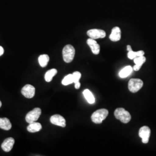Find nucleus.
Returning <instances> with one entry per match:
<instances>
[{
    "mask_svg": "<svg viewBox=\"0 0 156 156\" xmlns=\"http://www.w3.org/2000/svg\"><path fill=\"white\" fill-rule=\"evenodd\" d=\"M109 113L106 109H100L95 111L91 115V120L95 124H101L108 116Z\"/></svg>",
    "mask_w": 156,
    "mask_h": 156,
    "instance_id": "nucleus-2",
    "label": "nucleus"
},
{
    "mask_svg": "<svg viewBox=\"0 0 156 156\" xmlns=\"http://www.w3.org/2000/svg\"><path fill=\"white\" fill-rule=\"evenodd\" d=\"M87 34L90 38L94 39L104 38L106 36L105 31L100 29H91L87 32Z\"/></svg>",
    "mask_w": 156,
    "mask_h": 156,
    "instance_id": "nucleus-6",
    "label": "nucleus"
},
{
    "mask_svg": "<svg viewBox=\"0 0 156 156\" xmlns=\"http://www.w3.org/2000/svg\"><path fill=\"white\" fill-rule=\"evenodd\" d=\"M144 85L143 81L140 79H131L128 82V89L131 93H136Z\"/></svg>",
    "mask_w": 156,
    "mask_h": 156,
    "instance_id": "nucleus-4",
    "label": "nucleus"
},
{
    "mask_svg": "<svg viewBox=\"0 0 156 156\" xmlns=\"http://www.w3.org/2000/svg\"><path fill=\"white\" fill-rule=\"evenodd\" d=\"M80 83L79 82H78L77 83H75V89H79L80 88Z\"/></svg>",
    "mask_w": 156,
    "mask_h": 156,
    "instance_id": "nucleus-23",
    "label": "nucleus"
},
{
    "mask_svg": "<svg viewBox=\"0 0 156 156\" xmlns=\"http://www.w3.org/2000/svg\"><path fill=\"white\" fill-rule=\"evenodd\" d=\"M15 144V140L13 138H8L4 140L1 145V148L5 152H9L11 151Z\"/></svg>",
    "mask_w": 156,
    "mask_h": 156,
    "instance_id": "nucleus-11",
    "label": "nucleus"
},
{
    "mask_svg": "<svg viewBox=\"0 0 156 156\" xmlns=\"http://www.w3.org/2000/svg\"><path fill=\"white\" fill-rule=\"evenodd\" d=\"M42 128V125L39 123L34 122L33 123H30L27 127V131L30 133H37Z\"/></svg>",
    "mask_w": 156,
    "mask_h": 156,
    "instance_id": "nucleus-15",
    "label": "nucleus"
},
{
    "mask_svg": "<svg viewBox=\"0 0 156 156\" xmlns=\"http://www.w3.org/2000/svg\"><path fill=\"white\" fill-rule=\"evenodd\" d=\"M49 62V57L48 55H42L39 56L38 62L39 65L42 67H45Z\"/></svg>",
    "mask_w": 156,
    "mask_h": 156,
    "instance_id": "nucleus-19",
    "label": "nucleus"
},
{
    "mask_svg": "<svg viewBox=\"0 0 156 156\" xmlns=\"http://www.w3.org/2000/svg\"><path fill=\"white\" fill-rule=\"evenodd\" d=\"M133 71V68L130 66H128L123 68L119 73V75L121 78H127L132 73Z\"/></svg>",
    "mask_w": 156,
    "mask_h": 156,
    "instance_id": "nucleus-16",
    "label": "nucleus"
},
{
    "mask_svg": "<svg viewBox=\"0 0 156 156\" xmlns=\"http://www.w3.org/2000/svg\"><path fill=\"white\" fill-rule=\"evenodd\" d=\"M50 122L53 124H55L62 127L66 126V119L60 115H55L50 117Z\"/></svg>",
    "mask_w": 156,
    "mask_h": 156,
    "instance_id": "nucleus-9",
    "label": "nucleus"
},
{
    "mask_svg": "<svg viewBox=\"0 0 156 156\" xmlns=\"http://www.w3.org/2000/svg\"><path fill=\"white\" fill-rule=\"evenodd\" d=\"M57 71L56 69H51L45 73V80L47 82H50L52 80L53 78L57 74Z\"/></svg>",
    "mask_w": 156,
    "mask_h": 156,
    "instance_id": "nucleus-18",
    "label": "nucleus"
},
{
    "mask_svg": "<svg viewBox=\"0 0 156 156\" xmlns=\"http://www.w3.org/2000/svg\"><path fill=\"white\" fill-rule=\"evenodd\" d=\"M151 129L147 126H143L140 128L139 136L142 138V141L144 144H147L149 142L151 136Z\"/></svg>",
    "mask_w": 156,
    "mask_h": 156,
    "instance_id": "nucleus-7",
    "label": "nucleus"
},
{
    "mask_svg": "<svg viewBox=\"0 0 156 156\" xmlns=\"http://www.w3.org/2000/svg\"><path fill=\"white\" fill-rule=\"evenodd\" d=\"M62 83L64 86H67L73 83V74H69L65 76L62 79Z\"/></svg>",
    "mask_w": 156,
    "mask_h": 156,
    "instance_id": "nucleus-21",
    "label": "nucleus"
},
{
    "mask_svg": "<svg viewBox=\"0 0 156 156\" xmlns=\"http://www.w3.org/2000/svg\"><path fill=\"white\" fill-rule=\"evenodd\" d=\"M146 60V57L144 56H138L135 57L134 59L135 66L133 67V70L135 71H139L142 65L145 63Z\"/></svg>",
    "mask_w": 156,
    "mask_h": 156,
    "instance_id": "nucleus-13",
    "label": "nucleus"
},
{
    "mask_svg": "<svg viewBox=\"0 0 156 156\" xmlns=\"http://www.w3.org/2000/svg\"><path fill=\"white\" fill-rule=\"evenodd\" d=\"M127 49L128 50V51L133 50H132V48H131V46L130 45H127Z\"/></svg>",
    "mask_w": 156,
    "mask_h": 156,
    "instance_id": "nucleus-25",
    "label": "nucleus"
},
{
    "mask_svg": "<svg viewBox=\"0 0 156 156\" xmlns=\"http://www.w3.org/2000/svg\"><path fill=\"white\" fill-rule=\"evenodd\" d=\"M109 39L113 42H117L121 39V30L119 27H115L112 30L111 34L109 35Z\"/></svg>",
    "mask_w": 156,
    "mask_h": 156,
    "instance_id": "nucleus-12",
    "label": "nucleus"
},
{
    "mask_svg": "<svg viewBox=\"0 0 156 156\" xmlns=\"http://www.w3.org/2000/svg\"><path fill=\"white\" fill-rule=\"evenodd\" d=\"M4 48L1 46H0V56H2L4 54Z\"/></svg>",
    "mask_w": 156,
    "mask_h": 156,
    "instance_id": "nucleus-24",
    "label": "nucleus"
},
{
    "mask_svg": "<svg viewBox=\"0 0 156 156\" xmlns=\"http://www.w3.org/2000/svg\"><path fill=\"white\" fill-rule=\"evenodd\" d=\"M12 128V124L8 118H0V128L4 130H9Z\"/></svg>",
    "mask_w": 156,
    "mask_h": 156,
    "instance_id": "nucleus-14",
    "label": "nucleus"
},
{
    "mask_svg": "<svg viewBox=\"0 0 156 156\" xmlns=\"http://www.w3.org/2000/svg\"><path fill=\"white\" fill-rule=\"evenodd\" d=\"M41 109L39 108H35L33 111L29 112L26 115V120L27 123H33L37 122L41 115Z\"/></svg>",
    "mask_w": 156,
    "mask_h": 156,
    "instance_id": "nucleus-5",
    "label": "nucleus"
},
{
    "mask_svg": "<svg viewBox=\"0 0 156 156\" xmlns=\"http://www.w3.org/2000/svg\"><path fill=\"white\" fill-rule=\"evenodd\" d=\"M145 52L143 50H140L138 51H134L133 50L128 51L127 56L130 60H134V58L138 56H144Z\"/></svg>",
    "mask_w": 156,
    "mask_h": 156,
    "instance_id": "nucleus-20",
    "label": "nucleus"
},
{
    "mask_svg": "<svg viewBox=\"0 0 156 156\" xmlns=\"http://www.w3.org/2000/svg\"><path fill=\"white\" fill-rule=\"evenodd\" d=\"M114 115L117 119L125 124L128 123L131 119L130 113L123 108H117L114 112Z\"/></svg>",
    "mask_w": 156,
    "mask_h": 156,
    "instance_id": "nucleus-1",
    "label": "nucleus"
},
{
    "mask_svg": "<svg viewBox=\"0 0 156 156\" xmlns=\"http://www.w3.org/2000/svg\"><path fill=\"white\" fill-rule=\"evenodd\" d=\"M73 83H76L78 82H79V79L81 78V73L78 71L74 72L73 73Z\"/></svg>",
    "mask_w": 156,
    "mask_h": 156,
    "instance_id": "nucleus-22",
    "label": "nucleus"
},
{
    "mask_svg": "<svg viewBox=\"0 0 156 156\" xmlns=\"http://www.w3.org/2000/svg\"><path fill=\"white\" fill-rule=\"evenodd\" d=\"M84 97H85L86 100L87 101V102L90 104H93L95 102V98L94 95L92 94V93L89 89H86L84 90Z\"/></svg>",
    "mask_w": 156,
    "mask_h": 156,
    "instance_id": "nucleus-17",
    "label": "nucleus"
},
{
    "mask_svg": "<svg viewBox=\"0 0 156 156\" xmlns=\"http://www.w3.org/2000/svg\"><path fill=\"white\" fill-rule=\"evenodd\" d=\"M22 94L27 98H32L35 93V89L31 84L25 85L22 89Z\"/></svg>",
    "mask_w": 156,
    "mask_h": 156,
    "instance_id": "nucleus-8",
    "label": "nucleus"
},
{
    "mask_svg": "<svg viewBox=\"0 0 156 156\" xmlns=\"http://www.w3.org/2000/svg\"><path fill=\"white\" fill-rule=\"evenodd\" d=\"M75 55V49L73 46L71 45H67L64 46L62 50V57L64 61L69 63L73 62Z\"/></svg>",
    "mask_w": 156,
    "mask_h": 156,
    "instance_id": "nucleus-3",
    "label": "nucleus"
},
{
    "mask_svg": "<svg viewBox=\"0 0 156 156\" xmlns=\"http://www.w3.org/2000/svg\"><path fill=\"white\" fill-rule=\"evenodd\" d=\"M87 44L89 46L93 54L97 55L100 53V46L95 41V39L90 38L89 39L87 40Z\"/></svg>",
    "mask_w": 156,
    "mask_h": 156,
    "instance_id": "nucleus-10",
    "label": "nucleus"
},
{
    "mask_svg": "<svg viewBox=\"0 0 156 156\" xmlns=\"http://www.w3.org/2000/svg\"><path fill=\"white\" fill-rule=\"evenodd\" d=\"M2 106V103H1V101H0V108Z\"/></svg>",
    "mask_w": 156,
    "mask_h": 156,
    "instance_id": "nucleus-26",
    "label": "nucleus"
}]
</instances>
